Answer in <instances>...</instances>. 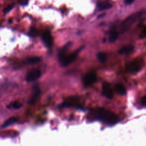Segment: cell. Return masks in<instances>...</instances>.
<instances>
[{
	"label": "cell",
	"instance_id": "6da1fadb",
	"mask_svg": "<svg viewBox=\"0 0 146 146\" xmlns=\"http://www.w3.org/2000/svg\"><path fill=\"white\" fill-rule=\"evenodd\" d=\"M92 113L96 119L109 125H113L119 120L115 113L104 108H97L93 110Z\"/></svg>",
	"mask_w": 146,
	"mask_h": 146
},
{
	"label": "cell",
	"instance_id": "7a4b0ae2",
	"mask_svg": "<svg viewBox=\"0 0 146 146\" xmlns=\"http://www.w3.org/2000/svg\"><path fill=\"white\" fill-rule=\"evenodd\" d=\"M145 14V10H143L137 13H135L126 18L120 24L119 31L121 34L126 32L129 30L132 26L141 18Z\"/></svg>",
	"mask_w": 146,
	"mask_h": 146
},
{
	"label": "cell",
	"instance_id": "3957f363",
	"mask_svg": "<svg viewBox=\"0 0 146 146\" xmlns=\"http://www.w3.org/2000/svg\"><path fill=\"white\" fill-rule=\"evenodd\" d=\"M144 66V60L143 59H135L128 62L125 65V70L127 72L132 74L140 71Z\"/></svg>",
	"mask_w": 146,
	"mask_h": 146
},
{
	"label": "cell",
	"instance_id": "277c9868",
	"mask_svg": "<svg viewBox=\"0 0 146 146\" xmlns=\"http://www.w3.org/2000/svg\"><path fill=\"white\" fill-rule=\"evenodd\" d=\"M80 98L77 96H71L64 99V102L59 105L60 108L80 107Z\"/></svg>",
	"mask_w": 146,
	"mask_h": 146
},
{
	"label": "cell",
	"instance_id": "5b68a950",
	"mask_svg": "<svg viewBox=\"0 0 146 146\" xmlns=\"http://www.w3.org/2000/svg\"><path fill=\"white\" fill-rule=\"evenodd\" d=\"M82 48H83V47H81L79 49L76 50L74 52H73L68 55H67V54H66V55H64L61 59H60L59 60L60 62V64H62V66L63 67H66V66H67L68 65H69L70 64H71L72 62H74L75 60V59L77 58L79 52Z\"/></svg>",
	"mask_w": 146,
	"mask_h": 146
},
{
	"label": "cell",
	"instance_id": "8992f818",
	"mask_svg": "<svg viewBox=\"0 0 146 146\" xmlns=\"http://www.w3.org/2000/svg\"><path fill=\"white\" fill-rule=\"evenodd\" d=\"M96 80L97 76L96 73L94 71H90L84 75L83 82L86 87H88L94 84Z\"/></svg>",
	"mask_w": 146,
	"mask_h": 146
},
{
	"label": "cell",
	"instance_id": "52a82bcc",
	"mask_svg": "<svg viewBox=\"0 0 146 146\" xmlns=\"http://www.w3.org/2000/svg\"><path fill=\"white\" fill-rule=\"evenodd\" d=\"M41 75V71L38 69H33L27 72L26 75V80L28 82L35 81L39 78Z\"/></svg>",
	"mask_w": 146,
	"mask_h": 146
},
{
	"label": "cell",
	"instance_id": "ba28073f",
	"mask_svg": "<svg viewBox=\"0 0 146 146\" xmlns=\"http://www.w3.org/2000/svg\"><path fill=\"white\" fill-rule=\"evenodd\" d=\"M102 92L103 95L107 99H111L113 97V92L111 85L107 82H104L102 86Z\"/></svg>",
	"mask_w": 146,
	"mask_h": 146
},
{
	"label": "cell",
	"instance_id": "9c48e42d",
	"mask_svg": "<svg viewBox=\"0 0 146 146\" xmlns=\"http://www.w3.org/2000/svg\"><path fill=\"white\" fill-rule=\"evenodd\" d=\"M42 40L46 47L47 48L51 47L53 43V39L48 31H46L42 34Z\"/></svg>",
	"mask_w": 146,
	"mask_h": 146
},
{
	"label": "cell",
	"instance_id": "30bf717a",
	"mask_svg": "<svg viewBox=\"0 0 146 146\" xmlns=\"http://www.w3.org/2000/svg\"><path fill=\"white\" fill-rule=\"evenodd\" d=\"M40 95V90L38 86L36 85L34 86L33 88V94L31 98L29 100V104H34L39 98Z\"/></svg>",
	"mask_w": 146,
	"mask_h": 146
},
{
	"label": "cell",
	"instance_id": "8fae6325",
	"mask_svg": "<svg viewBox=\"0 0 146 146\" xmlns=\"http://www.w3.org/2000/svg\"><path fill=\"white\" fill-rule=\"evenodd\" d=\"M112 6V4L108 0L100 1L97 4V7L99 11L107 10Z\"/></svg>",
	"mask_w": 146,
	"mask_h": 146
},
{
	"label": "cell",
	"instance_id": "7c38bea8",
	"mask_svg": "<svg viewBox=\"0 0 146 146\" xmlns=\"http://www.w3.org/2000/svg\"><path fill=\"white\" fill-rule=\"evenodd\" d=\"M134 50V47L132 45H126L123 46L121 48H120L118 51V53L120 55L123 54H130Z\"/></svg>",
	"mask_w": 146,
	"mask_h": 146
},
{
	"label": "cell",
	"instance_id": "4fadbf2b",
	"mask_svg": "<svg viewBox=\"0 0 146 146\" xmlns=\"http://www.w3.org/2000/svg\"><path fill=\"white\" fill-rule=\"evenodd\" d=\"M115 91L121 95H123L126 93V89L124 85L120 83H117L115 85Z\"/></svg>",
	"mask_w": 146,
	"mask_h": 146
},
{
	"label": "cell",
	"instance_id": "5bb4252c",
	"mask_svg": "<svg viewBox=\"0 0 146 146\" xmlns=\"http://www.w3.org/2000/svg\"><path fill=\"white\" fill-rule=\"evenodd\" d=\"M119 33L116 30L115 28H112L110 32V35H109V41L110 42H114L118 38Z\"/></svg>",
	"mask_w": 146,
	"mask_h": 146
},
{
	"label": "cell",
	"instance_id": "9a60e30c",
	"mask_svg": "<svg viewBox=\"0 0 146 146\" xmlns=\"http://www.w3.org/2000/svg\"><path fill=\"white\" fill-rule=\"evenodd\" d=\"M40 58L38 56H31L26 59V63L28 64H35L40 61Z\"/></svg>",
	"mask_w": 146,
	"mask_h": 146
},
{
	"label": "cell",
	"instance_id": "2e32d148",
	"mask_svg": "<svg viewBox=\"0 0 146 146\" xmlns=\"http://www.w3.org/2000/svg\"><path fill=\"white\" fill-rule=\"evenodd\" d=\"M97 58L101 63H104L107 59V55L103 52H99L97 54Z\"/></svg>",
	"mask_w": 146,
	"mask_h": 146
},
{
	"label": "cell",
	"instance_id": "e0dca14e",
	"mask_svg": "<svg viewBox=\"0 0 146 146\" xmlns=\"http://www.w3.org/2000/svg\"><path fill=\"white\" fill-rule=\"evenodd\" d=\"M17 118H16L15 117H11V118H10L9 119L7 120L4 123V124L2 125V127L3 128H5V127H7V126H9V125H10L14 124V123H15V122L17 121Z\"/></svg>",
	"mask_w": 146,
	"mask_h": 146
},
{
	"label": "cell",
	"instance_id": "ac0fdd59",
	"mask_svg": "<svg viewBox=\"0 0 146 146\" xmlns=\"http://www.w3.org/2000/svg\"><path fill=\"white\" fill-rule=\"evenodd\" d=\"M38 34V30L35 29V28H33V27H31L30 29V30L29 31V35L31 36H37Z\"/></svg>",
	"mask_w": 146,
	"mask_h": 146
},
{
	"label": "cell",
	"instance_id": "d6986e66",
	"mask_svg": "<svg viewBox=\"0 0 146 146\" xmlns=\"http://www.w3.org/2000/svg\"><path fill=\"white\" fill-rule=\"evenodd\" d=\"M12 106H13L14 108H15V109H19V108H20L22 106V104L21 103H19V102H17L16 101V102H14L13 103Z\"/></svg>",
	"mask_w": 146,
	"mask_h": 146
},
{
	"label": "cell",
	"instance_id": "ffe728a7",
	"mask_svg": "<svg viewBox=\"0 0 146 146\" xmlns=\"http://www.w3.org/2000/svg\"><path fill=\"white\" fill-rule=\"evenodd\" d=\"M141 104L142 106L145 107L146 104V96L144 95L141 99Z\"/></svg>",
	"mask_w": 146,
	"mask_h": 146
},
{
	"label": "cell",
	"instance_id": "44dd1931",
	"mask_svg": "<svg viewBox=\"0 0 146 146\" xmlns=\"http://www.w3.org/2000/svg\"><path fill=\"white\" fill-rule=\"evenodd\" d=\"M145 34H146V30H145V27H144L143 30L141 31V34L140 35V38H144L145 37Z\"/></svg>",
	"mask_w": 146,
	"mask_h": 146
},
{
	"label": "cell",
	"instance_id": "7402d4cb",
	"mask_svg": "<svg viewBox=\"0 0 146 146\" xmlns=\"http://www.w3.org/2000/svg\"><path fill=\"white\" fill-rule=\"evenodd\" d=\"M19 3L22 6H25L28 3V0H19Z\"/></svg>",
	"mask_w": 146,
	"mask_h": 146
},
{
	"label": "cell",
	"instance_id": "603a6c76",
	"mask_svg": "<svg viewBox=\"0 0 146 146\" xmlns=\"http://www.w3.org/2000/svg\"><path fill=\"white\" fill-rule=\"evenodd\" d=\"M134 0H124V3L126 5H131L133 2Z\"/></svg>",
	"mask_w": 146,
	"mask_h": 146
},
{
	"label": "cell",
	"instance_id": "cb8c5ba5",
	"mask_svg": "<svg viewBox=\"0 0 146 146\" xmlns=\"http://www.w3.org/2000/svg\"><path fill=\"white\" fill-rule=\"evenodd\" d=\"M13 5H11V6L7 7L5 10V11L6 13V12H9L11 9H13Z\"/></svg>",
	"mask_w": 146,
	"mask_h": 146
},
{
	"label": "cell",
	"instance_id": "d4e9b609",
	"mask_svg": "<svg viewBox=\"0 0 146 146\" xmlns=\"http://www.w3.org/2000/svg\"><path fill=\"white\" fill-rule=\"evenodd\" d=\"M104 15H105V14H103L102 15H99V17H98V18H102V17H104Z\"/></svg>",
	"mask_w": 146,
	"mask_h": 146
}]
</instances>
